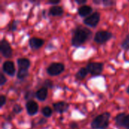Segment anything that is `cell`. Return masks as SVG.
<instances>
[{
	"instance_id": "cell-1",
	"label": "cell",
	"mask_w": 129,
	"mask_h": 129,
	"mask_svg": "<svg viewBox=\"0 0 129 129\" xmlns=\"http://www.w3.org/2000/svg\"><path fill=\"white\" fill-rule=\"evenodd\" d=\"M91 35V32L86 29L79 27L74 31L73 38H72V45L73 46L78 47L82 45Z\"/></svg>"
},
{
	"instance_id": "cell-2",
	"label": "cell",
	"mask_w": 129,
	"mask_h": 129,
	"mask_svg": "<svg viewBox=\"0 0 129 129\" xmlns=\"http://www.w3.org/2000/svg\"><path fill=\"white\" fill-rule=\"evenodd\" d=\"M110 114L109 113H104L97 116L91 122V127L94 129H105L109 125V119Z\"/></svg>"
},
{
	"instance_id": "cell-3",
	"label": "cell",
	"mask_w": 129,
	"mask_h": 129,
	"mask_svg": "<svg viewBox=\"0 0 129 129\" xmlns=\"http://www.w3.org/2000/svg\"><path fill=\"white\" fill-rule=\"evenodd\" d=\"M64 70V66L60 63H53L48 66L47 68L48 74L51 76H57L60 74Z\"/></svg>"
},
{
	"instance_id": "cell-4",
	"label": "cell",
	"mask_w": 129,
	"mask_h": 129,
	"mask_svg": "<svg viewBox=\"0 0 129 129\" xmlns=\"http://www.w3.org/2000/svg\"><path fill=\"white\" fill-rule=\"evenodd\" d=\"M104 65L101 63H96V62H92L88 64L87 66V70L88 73H90L91 75H100L103 70Z\"/></svg>"
},
{
	"instance_id": "cell-5",
	"label": "cell",
	"mask_w": 129,
	"mask_h": 129,
	"mask_svg": "<svg viewBox=\"0 0 129 129\" xmlns=\"http://www.w3.org/2000/svg\"><path fill=\"white\" fill-rule=\"evenodd\" d=\"M112 37L111 33L108 31H98L94 36V42L98 44H103Z\"/></svg>"
},
{
	"instance_id": "cell-6",
	"label": "cell",
	"mask_w": 129,
	"mask_h": 129,
	"mask_svg": "<svg viewBox=\"0 0 129 129\" xmlns=\"http://www.w3.org/2000/svg\"><path fill=\"white\" fill-rule=\"evenodd\" d=\"M100 20V14L98 12H94L90 16L86 17L84 20V23L87 26H95L98 23Z\"/></svg>"
},
{
	"instance_id": "cell-7",
	"label": "cell",
	"mask_w": 129,
	"mask_h": 129,
	"mask_svg": "<svg viewBox=\"0 0 129 129\" xmlns=\"http://www.w3.org/2000/svg\"><path fill=\"white\" fill-rule=\"evenodd\" d=\"M0 51H1L2 54L5 57H10L11 56V54H12V50L11 48V46H10L9 43L5 39H2L1 41Z\"/></svg>"
},
{
	"instance_id": "cell-8",
	"label": "cell",
	"mask_w": 129,
	"mask_h": 129,
	"mask_svg": "<svg viewBox=\"0 0 129 129\" xmlns=\"http://www.w3.org/2000/svg\"><path fill=\"white\" fill-rule=\"evenodd\" d=\"M2 70L4 71V73H7L9 76H14L15 73V67H14V64L12 61H9L7 60L5 62H4L3 65H2Z\"/></svg>"
},
{
	"instance_id": "cell-9",
	"label": "cell",
	"mask_w": 129,
	"mask_h": 129,
	"mask_svg": "<svg viewBox=\"0 0 129 129\" xmlns=\"http://www.w3.org/2000/svg\"><path fill=\"white\" fill-rule=\"evenodd\" d=\"M26 111H27L28 114L30 115V116H33V115H35L38 112L39 105L35 101H28L26 103Z\"/></svg>"
},
{
	"instance_id": "cell-10",
	"label": "cell",
	"mask_w": 129,
	"mask_h": 129,
	"mask_svg": "<svg viewBox=\"0 0 129 129\" xmlns=\"http://www.w3.org/2000/svg\"><path fill=\"white\" fill-rule=\"evenodd\" d=\"M43 44H44V40L36 37H33L29 41V45L30 48L33 49H38L41 46H42Z\"/></svg>"
},
{
	"instance_id": "cell-11",
	"label": "cell",
	"mask_w": 129,
	"mask_h": 129,
	"mask_svg": "<svg viewBox=\"0 0 129 129\" xmlns=\"http://www.w3.org/2000/svg\"><path fill=\"white\" fill-rule=\"evenodd\" d=\"M53 107H54V109L55 111H57L58 113H63L67 110L69 105L66 102L60 101V102H57V103L54 104Z\"/></svg>"
},
{
	"instance_id": "cell-12",
	"label": "cell",
	"mask_w": 129,
	"mask_h": 129,
	"mask_svg": "<svg viewBox=\"0 0 129 129\" xmlns=\"http://www.w3.org/2000/svg\"><path fill=\"white\" fill-rule=\"evenodd\" d=\"M48 95V90L45 87L39 88L36 93V98L39 101H45Z\"/></svg>"
},
{
	"instance_id": "cell-13",
	"label": "cell",
	"mask_w": 129,
	"mask_h": 129,
	"mask_svg": "<svg viewBox=\"0 0 129 129\" xmlns=\"http://www.w3.org/2000/svg\"><path fill=\"white\" fill-rule=\"evenodd\" d=\"M91 11H92V8L89 5H82L78 10L79 14L82 17H85L89 14Z\"/></svg>"
},
{
	"instance_id": "cell-14",
	"label": "cell",
	"mask_w": 129,
	"mask_h": 129,
	"mask_svg": "<svg viewBox=\"0 0 129 129\" xmlns=\"http://www.w3.org/2000/svg\"><path fill=\"white\" fill-rule=\"evenodd\" d=\"M17 63L20 69H24V70H28L30 62L28 59L26 58H19L17 60Z\"/></svg>"
},
{
	"instance_id": "cell-15",
	"label": "cell",
	"mask_w": 129,
	"mask_h": 129,
	"mask_svg": "<svg viewBox=\"0 0 129 129\" xmlns=\"http://www.w3.org/2000/svg\"><path fill=\"white\" fill-rule=\"evenodd\" d=\"M63 10L62 7L57 6V5L52 6L49 10V14L53 16H60L63 14Z\"/></svg>"
},
{
	"instance_id": "cell-16",
	"label": "cell",
	"mask_w": 129,
	"mask_h": 129,
	"mask_svg": "<svg viewBox=\"0 0 129 129\" xmlns=\"http://www.w3.org/2000/svg\"><path fill=\"white\" fill-rule=\"evenodd\" d=\"M88 71L87 68H81L76 73V78L78 79H83L88 74Z\"/></svg>"
},
{
	"instance_id": "cell-17",
	"label": "cell",
	"mask_w": 129,
	"mask_h": 129,
	"mask_svg": "<svg viewBox=\"0 0 129 129\" xmlns=\"http://www.w3.org/2000/svg\"><path fill=\"white\" fill-rule=\"evenodd\" d=\"M28 75V71L27 70H24V69H20L18 73H17V79H25Z\"/></svg>"
},
{
	"instance_id": "cell-18",
	"label": "cell",
	"mask_w": 129,
	"mask_h": 129,
	"mask_svg": "<svg viewBox=\"0 0 129 129\" xmlns=\"http://www.w3.org/2000/svg\"><path fill=\"white\" fill-rule=\"evenodd\" d=\"M125 116H126V115H125V113L119 114V115L116 117V119H115L116 124H117V125H121V126H122V122H123V120H124V118H125Z\"/></svg>"
},
{
	"instance_id": "cell-19",
	"label": "cell",
	"mask_w": 129,
	"mask_h": 129,
	"mask_svg": "<svg viewBox=\"0 0 129 129\" xmlns=\"http://www.w3.org/2000/svg\"><path fill=\"white\" fill-rule=\"evenodd\" d=\"M42 114H43L45 116L49 117V116H51V114H52V110H51V109L49 107H45L42 110Z\"/></svg>"
},
{
	"instance_id": "cell-20",
	"label": "cell",
	"mask_w": 129,
	"mask_h": 129,
	"mask_svg": "<svg viewBox=\"0 0 129 129\" xmlns=\"http://www.w3.org/2000/svg\"><path fill=\"white\" fill-rule=\"evenodd\" d=\"M122 47L125 49V50H128L129 49V34H128L125 37V39H124V41L122 43Z\"/></svg>"
},
{
	"instance_id": "cell-21",
	"label": "cell",
	"mask_w": 129,
	"mask_h": 129,
	"mask_svg": "<svg viewBox=\"0 0 129 129\" xmlns=\"http://www.w3.org/2000/svg\"><path fill=\"white\" fill-rule=\"evenodd\" d=\"M17 21L13 20V21L9 24L8 27H9V29H10L11 31H14V30H16V29H17Z\"/></svg>"
},
{
	"instance_id": "cell-22",
	"label": "cell",
	"mask_w": 129,
	"mask_h": 129,
	"mask_svg": "<svg viewBox=\"0 0 129 129\" xmlns=\"http://www.w3.org/2000/svg\"><path fill=\"white\" fill-rule=\"evenodd\" d=\"M122 126H125V127L129 128V115H127L125 116Z\"/></svg>"
},
{
	"instance_id": "cell-23",
	"label": "cell",
	"mask_w": 129,
	"mask_h": 129,
	"mask_svg": "<svg viewBox=\"0 0 129 129\" xmlns=\"http://www.w3.org/2000/svg\"><path fill=\"white\" fill-rule=\"evenodd\" d=\"M22 110H23L22 107L18 104L14 105V107H13V111H14V113H20L22 111Z\"/></svg>"
},
{
	"instance_id": "cell-24",
	"label": "cell",
	"mask_w": 129,
	"mask_h": 129,
	"mask_svg": "<svg viewBox=\"0 0 129 129\" xmlns=\"http://www.w3.org/2000/svg\"><path fill=\"white\" fill-rule=\"evenodd\" d=\"M6 81H7V79H6V78L5 77V76H4L2 73H1V74H0V85H3L6 82Z\"/></svg>"
},
{
	"instance_id": "cell-25",
	"label": "cell",
	"mask_w": 129,
	"mask_h": 129,
	"mask_svg": "<svg viewBox=\"0 0 129 129\" xmlns=\"http://www.w3.org/2000/svg\"><path fill=\"white\" fill-rule=\"evenodd\" d=\"M6 101V98L4 95H1L0 96V107H2L4 106V104H5Z\"/></svg>"
},
{
	"instance_id": "cell-26",
	"label": "cell",
	"mask_w": 129,
	"mask_h": 129,
	"mask_svg": "<svg viewBox=\"0 0 129 129\" xmlns=\"http://www.w3.org/2000/svg\"><path fill=\"white\" fill-rule=\"evenodd\" d=\"M44 85H45V87H49V88H51V87H52V82H51V80H46V81L44 82Z\"/></svg>"
},
{
	"instance_id": "cell-27",
	"label": "cell",
	"mask_w": 129,
	"mask_h": 129,
	"mask_svg": "<svg viewBox=\"0 0 129 129\" xmlns=\"http://www.w3.org/2000/svg\"><path fill=\"white\" fill-rule=\"evenodd\" d=\"M33 92L32 91H28V92H26V95H25V99H29V98H33Z\"/></svg>"
},
{
	"instance_id": "cell-28",
	"label": "cell",
	"mask_w": 129,
	"mask_h": 129,
	"mask_svg": "<svg viewBox=\"0 0 129 129\" xmlns=\"http://www.w3.org/2000/svg\"><path fill=\"white\" fill-rule=\"evenodd\" d=\"M48 3L51 4V5H57V4H58V3H60V1H49Z\"/></svg>"
},
{
	"instance_id": "cell-29",
	"label": "cell",
	"mask_w": 129,
	"mask_h": 129,
	"mask_svg": "<svg viewBox=\"0 0 129 129\" xmlns=\"http://www.w3.org/2000/svg\"><path fill=\"white\" fill-rule=\"evenodd\" d=\"M103 2H104V4L105 5H111V4L113 3V2H110V1H104Z\"/></svg>"
},
{
	"instance_id": "cell-30",
	"label": "cell",
	"mask_w": 129,
	"mask_h": 129,
	"mask_svg": "<svg viewBox=\"0 0 129 129\" xmlns=\"http://www.w3.org/2000/svg\"><path fill=\"white\" fill-rule=\"evenodd\" d=\"M76 2H77V3H79V4H85V3L86 2V0H82V1L77 0V1H76Z\"/></svg>"
},
{
	"instance_id": "cell-31",
	"label": "cell",
	"mask_w": 129,
	"mask_h": 129,
	"mask_svg": "<svg viewBox=\"0 0 129 129\" xmlns=\"http://www.w3.org/2000/svg\"><path fill=\"white\" fill-rule=\"evenodd\" d=\"M70 126L72 128H76L77 127V125L76 123H73V124H70Z\"/></svg>"
},
{
	"instance_id": "cell-32",
	"label": "cell",
	"mask_w": 129,
	"mask_h": 129,
	"mask_svg": "<svg viewBox=\"0 0 129 129\" xmlns=\"http://www.w3.org/2000/svg\"><path fill=\"white\" fill-rule=\"evenodd\" d=\"M127 92L129 94V85H128V87L127 88Z\"/></svg>"
}]
</instances>
